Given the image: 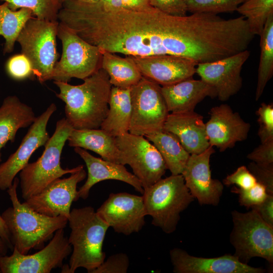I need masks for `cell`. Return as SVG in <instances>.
<instances>
[{"mask_svg": "<svg viewBox=\"0 0 273 273\" xmlns=\"http://www.w3.org/2000/svg\"><path fill=\"white\" fill-rule=\"evenodd\" d=\"M59 89L56 96L65 104V118L74 129L99 128L109 108L112 86L102 68L83 79L79 85L54 81Z\"/></svg>", "mask_w": 273, "mask_h": 273, "instance_id": "obj_1", "label": "cell"}, {"mask_svg": "<svg viewBox=\"0 0 273 273\" xmlns=\"http://www.w3.org/2000/svg\"><path fill=\"white\" fill-rule=\"evenodd\" d=\"M19 183V178L15 177L7 190L12 207L6 209L1 215L13 249L27 254L33 249L42 248L57 230L66 226L68 218L47 216L33 210L24 202L21 203L17 192Z\"/></svg>", "mask_w": 273, "mask_h": 273, "instance_id": "obj_2", "label": "cell"}, {"mask_svg": "<svg viewBox=\"0 0 273 273\" xmlns=\"http://www.w3.org/2000/svg\"><path fill=\"white\" fill-rule=\"evenodd\" d=\"M68 223L72 250L68 264L63 265L61 272L73 273L82 267L92 273L105 259L103 245L109 226L91 206L72 209Z\"/></svg>", "mask_w": 273, "mask_h": 273, "instance_id": "obj_3", "label": "cell"}, {"mask_svg": "<svg viewBox=\"0 0 273 273\" xmlns=\"http://www.w3.org/2000/svg\"><path fill=\"white\" fill-rule=\"evenodd\" d=\"M73 129L65 118L58 120L42 155L35 162L28 163L19 172L21 196L24 200L39 193L63 175L83 168L82 165L65 169L61 166L62 152Z\"/></svg>", "mask_w": 273, "mask_h": 273, "instance_id": "obj_4", "label": "cell"}, {"mask_svg": "<svg viewBox=\"0 0 273 273\" xmlns=\"http://www.w3.org/2000/svg\"><path fill=\"white\" fill-rule=\"evenodd\" d=\"M147 215L152 224L166 234L174 232L180 214L194 200L182 174L161 178L145 189L142 194Z\"/></svg>", "mask_w": 273, "mask_h": 273, "instance_id": "obj_5", "label": "cell"}, {"mask_svg": "<svg viewBox=\"0 0 273 273\" xmlns=\"http://www.w3.org/2000/svg\"><path fill=\"white\" fill-rule=\"evenodd\" d=\"M58 21H51L33 17L25 23L17 41L21 54L30 61L33 75L42 83L52 80L58 54L57 41Z\"/></svg>", "mask_w": 273, "mask_h": 273, "instance_id": "obj_6", "label": "cell"}, {"mask_svg": "<svg viewBox=\"0 0 273 273\" xmlns=\"http://www.w3.org/2000/svg\"><path fill=\"white\" fill-rule=\"evenodd\" d=\"M233 228L230 242L235 248L234 254L239 261L248 264L254 257L273 264V227L265 222L252 209L242 213L232 212Z\"/></svg>", "mask_w": 273, "mask_h": 273, "instance_id": "obj_7", "label": "cell"}, {"mask_svg": "<svg viewBox=\"0 0 273 273\" xmlns=\"http://www.w3.org/2000/svg\"><path fill=\"white\" fill-rule=\"evenodd\" d=\"M57 37L62 53L55 65L52 79L67 82L72 78L83 80L101 68L103 53L97 47L60 22Z\"/></svg>", "mask_w": 273, "mask_h": 273, "instance_id": "obj_8", "label": "cell"}, {"mask_svg": "<svg viewBox=\"0 0 273 273\" xmlns=\"http://www.w3.org/2000/svg\"><path fill=\"white\" fill-rule=\"evenodd\" d=\"M161 87L143 76L131 87V116L129 132L146 136L163 130L169 112Z\"/></svg>", "mask_w": 273, "mask_h": 273, "instance_id": "obj_9", "label": "cell"}, {"mask_svg": "<svg viewBox=\"0 0 273 273\" xmlns=\"http://www.w3.org/2000/svg\"><path fill=\"white\" fill-rule=\"evenodd\" d=\"M120 164H128L144 190L162 178L167 168L159 152L146 137L127 132L115 137Z\"/></svg>", "mask_w": 273, "mask_h": 273, "instance_id": "obj_10", "label": "cell"}, {"mask_svg": "<svg viewBox=\"0 0 273 273\" xmlns=\"http://www.w3.org/2000/svg\"><path fill=\"white\" fill-rule=\"evenodd\" d=\"M72 250L64 229H60L47 246L34 254H23L14 248L11 255L0 256L1 273H49L62 267Z\"/></svg>", "mask_w": 273, "mask_h": 273, "instance_id": "obj_11", "label": "cell"}, {"mask_svg": "<svg viewBox=\"0 0 273 273\" xmlns=\"http://www.w3.org/2000/svg\"><path fill=\"white\" fill-rule=\"evenodd\" d=\"M96 212L109 228L126 236L140 231L147 215L143 196L126 192L110 194Z\"/></svg>", "mask_w": 273, "mask_h": 273, "instance_id": "obj_12", "label": "cell"}, {"mask_svg": "<svg viewBox=\"0 0 273 273\" xmlns=\"http://www.w3.org/2000/svg\"><path fill=\"white\" fill-rule=\"evenodd\" d=\"M250 55L246 50L214 61L198 64L196 73L215 89L219 100L226 101L242 88L241 72Z\"/></svg>", "mask_w": 273, "mask_h": 273, "instance_id": "obj_13", "label": "cell"}, {"mask_svg": "<svg viewBox=\"0 0 273 273\" xmlns=\"http://www.w3.org/2000/svg\"><path fill=\"white\" fill-rule=\"evenodd\" d=\"M52 103L30 125L27 133L15 152L0 164V189L7 190L13 184L16 175L29 163L32 154L38 148L44 146L50 136L47 126L52 114L56 111Z\"/></svg>", "mask_w": 273, "mask_h": 273, "instance_id": "obj_14", "label": "cell"}, {"mask_svg": "<svg viewBox=\"0 0 273 273\" xmlns=\"http://www.w3.org/2000/svg\"><path fill=\"white\" fill-rule=\"evenodd\" d=\"M86 176V171L82 168L68 177L59 178L39 193L25 200L24 203L42 214L68 218L72 202L77 201V184Z\"/></svg>", "mask_w": 273, "mask_h": 273, "instance_id": "obj_15", "label": "cell"}, {"mask_svg": "<svg viewBox=\"0 0 273 273\" xmlns=\"http://www.w3.org/2000/svg\"><path fill=\"white\" fill-rule=\"evenodd\" d=\"M215 153L210 146L198 154H191L181 173L186 186L201 205L217 206L223 190V184L211 176V156Z\"/></svg>", "mask_w": 273, "mask_h": 273, "instance_id": "obj_16", "label": "cell"}, {"mask_svg": "<svg viewBox=\"0 0 273 273\" xmlns=\"http://www.w3.org/2000/svg\"><path fill=\"white\" fill-rule=\"evenodd\" d=\"M209 114L210 118L205 127L210 146L223 152L247 138L251 127L250 123L245 122L228 104L212 107Z\"/></svg>", "mask_w": 273, "mask_h": 273, "instance_id": "obj_17", "label": "cell"}, {"mask_svg": "<svg viewBox=\"0 0 273 273\" xmlns=\"http://www.w3.org/2000/svg\"><path fill=\"white\" fill-rule=\"evenodd\" d=\"M173 271L175 273H263L265 269L242 263L234 255L204 258L192 256L174 248L170 251Z\"/></svg>", "mask_w": 273, "mask_h": 273, "instance_id": "obj_18", "label": "cell"}, {"mask_svg": "<svg viewBox=\"0 0 273 273\" xmlns=\"http://www.w3.org/2000/svg\"><path fill=\"white\" fill-rule=\"evenodd\" d=\"M130 57L134 62L142 76L161 86L192 78L196 73L197 65L192 59L170 55Z\"/></svg>", "mask_w": 273, "mask_h": 273, "instance_id": "obj_19", "label": "cell"}, {"mask_svg": "<svg viewBox=\"0 0 273 273\" xmlns=\"http://www.w3.org/2000/svg\"><path fill=\"white\" fill-rule=\"evenodd\" d=\"M74 151L84 161L87 169V177L84 184L77 191V199H86L90 189L96 184L106 180H116L125 183L141 193L144 189L136 177L129 172L125 165L98 158L86 150L75 147Z\"/></svg>", "mask_w": 273, "mask_h": 273, "instance_id": "obj_20", "label": "cell"}, {"mask_svg": "<svg viewBox=\"0 0 273 273\" xmlns=\"http://www.w3.org/2000/svg\"><path fill=\"white\" fill-rule=\"evenodd\" d=\"M163 129L173 134L191 154H198L210 145L203 116L195 111L168 114Z\"/></svg>", "mask_w": 273, "mask_h": 273, "instance_id": "obj_21", "label": "cell"}, {"mask_svg": "<svg viewBox=\"0 0 273 273\" xmlns=\"http://www.w3.org/2000/svg\"><path fill=\"white\" fill-rule=\"evenodd\" d=\"M161 92L169 113L194 111L197 105L205 98L217 97L215 89L201 80L192 78L175 83L161 86Z\"/></svg>", "mask_w": 273, "mask_h": 273, "instance_id": "obj_22", "label": "cell"}, {"mask_svg": "<svg viewBox=\"0 0 273 273\" xmlns=\"http://www.w3.org/2000/svg\"><path fill=\"white\" fill-rule=\"evenodd\" d=\"M36 117L32 108L16 96H9L0 106V150L14 142L18 130L30 126Z\"/></svg>", "mask_w": 273, "mask_h": 273, "instance_id": "obj_23", "label": "cell"}, {"mask_svg": "<svg viewBox=\"0 0 273 273\" xmlns=\"http://www.w3.org/2000/svg\"><path fill=\"white\" fill-rule=\"evenodd\" d=\"M130 88L111 87L108 110L100 128L113 137L129 132L131 116Z\"/></svg>", "mask_w": 273, "mask_h": 273, "instance_id": "obj_24", "label": "cell"}, {"mask_svg": "<svg viewBox=\"0 0 273 273\" xmlns=\"http://www.w3.org/2000/svg\"><path fill=\"white\" fill-rule=\"evenodd\" d=\"M67 141L68 145L92 151L103 159L120 164V156L115 138L101 128L73 129Z\"/></svg>", "mask_w": 273, "mask_h": 273, "instance_id": "obj_25", "label": "cell"}, {"mask_svg": "<svg viewBox=\"0 0 273 273\" xmlns=\"http://www.w3.org/2000/svg\"><path fill=\"white\" fill-rule=\"evenodd\" d=\"M101 68L108 74L112 86L128 88L138 83L142 75L133 60L128 56L103 52Z\"/></svg>", "mask_w": 273, "mask_h": 273, "instance_id": "obj_26", "label": "cell"}, {"mask_svg": "<svg viewBox=\"0 0 273 273\" xmlns=\"http://www.w3.org/2000/svg\"><path fill=\"white\" fill-rule=\"evenodd\" d=\"M145 137L159 152L171 174H181L190 154L178 140L173 134L164 129Z\"/></svg>", "mask_w": 273, "mask_h": 273, "instance_id": "obj_27", "label": "cell"}, {"mask_svg": "<svg viewBox=\"0 0 273 273\" xmlns=\"http://www.w3.org/2000/svg\"><path fill=\"white\" fill-rule=\"evenodd\" d=\"M34 17L31 10L21 8L14 11L7 2L0 5V35L5 40L4 53L12 52L22 29L26 22Z\"/></svg>", "mask_w": 273, "mask_h": 273, "instance_id": "obj_28", "label": "cell"}, {"mask_svg": "<svg viewBox=\"0 0 273 273\" xmlns=\"http://www.w3.org/2000/svg\"><path fill=\"white\" fill-rule=\"evenodd\" d=\"M260 37L255 100L258 101L273 75V13L268 17Z\"/></svg>", "mask_w": 273, "mask_h": 273, "instance_id": "obj_29", "label": "cell"}, {"mask_svg": "<svg viewBox=\"0 0 273 273\" xmlns=\"http://www.w3.org/2000/svg\"><path fill=\"white\" fill-rule=\"evenodd\" d=\"M237 11L245 18L251 32L259 36L268 16L273 13V0H245Z\"/></svg>", "mask_w": 273, "mask_h": 273, "instance_id": "obj_30", "label": "cell"}, {"mask_svg": "<svg viewBox=\"0 0 273 273\" xmlns=\"http://www.w3.org/2000/svg\"><path fill=\"white\" fill-rule=\"evenodd\" d=\"M7 2L8 7L16 11L21 8L31 10L33 16L38 19L51 21H58V15L62 8L61 0H0Z\"/></svg>", "mask_w": 273, "mask_h": 273, "instance_id": "obj_31", "label": "cell"}, {"mask_svg": "<svg viewBox=\"0 0 273 273\" xmlns=\"http://www.w3.org/2000/svg\"><path fill=\"white\" fill-rule=\"evenodd\" d=\"M245 0H185L188 12L210 13L217 15L222 13L237 11Z\"/></svg>", "mask_w": 273, "mask_h": 273, "instance_id": "obj_32", "label": "cell"}, {"mask_svg": "<svg viewBox=\"0 0 273 273\" xmlns=\"http://www.w3.org/2000/svg\"><path fill=\"white\" fill-rule=\"evenodd\" d=\"M231 192L238 195L240 205L247 208H251L262 203L268 194L264 186L257 182L252 187L247 189L234 186Z\"/></svg>", "mask_w": 273, "mask_h": 273, "instance_id": "obj_33", "label": "cell"}, {"mask_svg": "<svg viewBox=\"0 0 273 273\" xmlns=\"http://www.w3.org/2000/svg\"><path fill=\"white\" fill-rule=\"evenodd\" d=\"M261 143L273 140V105L262 103L256 112Z\"/></svg>", "mask_w": 273, "mask_h": 273, "instance_id": "obj_34", "label": "cell"}, {"mask_svg": "<svg viewBox=\"0 0 273 273\" xmlns=\"http://www.w3.org/2000/svg\"><path fill=\"white\" fill-rule=\"evenodd\" d=\"M6 70L11 77L16 80L24 79L33 75L31 64L22 54L9 58L6 64Z\"/></svg>", "mask_w": 273, "mask_h": 273, "instance_id": "obj_35", "label": "cell"}, {"mask_svg": "<svg viewBox=\"0 0 273 273\" xmlns=\"http://www.w3.org/2000/svg\"><path fill=\"white\" fill-rule=\"evenodd\" d=\"M129 265L128 256L119 253L110 256L92 273H126Z\"/></svg>", "mask_w": 273, "mask_h": 273, "instance_id": "obj_36", "label": "cell"}, {"mask_svg": "<svg viewBox=\"0 0 273 273\" xmlns=\"http://www.w3.org/2000/svg\"><path fill=\"white\" fill-rule=\"evenodd\" d=\"M248 169L256 181L264 186L267 194L273 195V164L262 165L251 161Z\"/></svg>", "mask_w": 273, "mask_h": 273, "instance_id": "obj_37", "label": "cell"}, {"mask_svg": "<svg viewBox=\"0 0 273 273\" xmlns=\"http://www.w3.org/2000/svg\"><path fill=\"white\" fill-rule=\"evenodd\" d=\"M257 181L254 176L245 166L239 167L232 174L227 175L222 181V184L228 187L236 185L242 189L252 187Z\"/></svg>", "mask_w": 273, "mask_h": 273, "instance_id": "obj_38", "label": "cell"}, {"mask_svg": "<svg viewBox=\"0 0 273 273\" xmlns=\"http://www.w3.org/2000/svg\"><path fill=\"white\" fill-rule=\"evenodd\" d=\"M149 4L166 14L185 16L188 12L185 0H149Z\"/></svg>", "mask_w": 273, "mask_h": 273, "instance_id": "obj_39", "label": "cell"}, {"mask_svg": "<svg viewBox=\"0 0 273 273\" xmlns=\"http://www.w3.org/2000/svg\"><path fill=\"white\" fill-rule=\"evenodd\" d=\"M247 158L258 164H273V140L261 143L259 146L247 155Z\"/></svg>", "mask_w": 273, "mask_h": 273, "instance_id": "obj_40", "label": "cell"}, {"mask_svg": "<svg viewBox=\"0 0 273 273\" xmlns=\"http://www.w3.org/2000/svg\"><path fill=\"white\" fill-rule=\"evenodd\" d=\"M251 209L255 210L265 222L273 227V195L268 194L262 203L253 206Z\"/></svg>", "mask_w": 273, "mask_h": 273, "instance_id": "obj_41", "label": "cell"}, {"mask_svg": "<svg viewBox=\"0 0 273 273\" xmlns=\"http://www.w3.org/2000/svg\"><path fill=\"white\" fill-rule=\"evenodd\" d=\"M103 4L112 8L135 9L150 5L149 0H100Z\"/></svg>", "mask_w": 273, "mask_h": 273, "instance_id": "obj_42", "label": "cell"}, {"mask_svg": "<svg viewBox=\"0 0 273 273\" xmlns=\"http://www.w3.org/2000/svg\"><path fill=\"white\" fill-rule=\"evenodd\" d=\"M0 236L7 245L9 249L13 251V247L11 243L9 232L1 214Z\"/></svg>", "mask_w": 273, "mask_h": 273, "instance_id": "obj_43", "label": "cell"}, {"mask_svg": "<svg viewBox=\"0 0 273 273\" xmlns=\"http://www.w3.org/2000/svg\"><path fill=\"white\" fill-rule=\"evenodd\" d=\"M9 248L0 236V256L7 255Z\"/></svg>", "mask_w": 273, "mask_h": 273, "instance_id": "obj_44", "label": "cell"}, {"mask_svg": "<svg viewBox=\"0 0 273 273\" xmlns=\"http://www.w3.org/2000/svg\"><path fill=\"white\" fill-rule=\"evenodd\" d=\"M68 1V0H61V2L62 3V4H63L64 2H65V1ZM81 1H88V2H97V1H99L100 0H81Z\"/></svg>", "mask_w": 273, "mask_h": 273, "instance_id": "obj_45", "label": "cell"}, {"mask_svg": "<svg viewBox=\"0 0 273 273\" xmlns=\"http://www.w3.org/2000/svg\"><path fill=\"white\" fill-rule=\"evenodd\" d=\"M0 273H1V269H0Z\"/></svg>", "mask_w": 273, "mask_h": 273, "instance_id": "obj_46", "label": "cell"}]
</instances>
